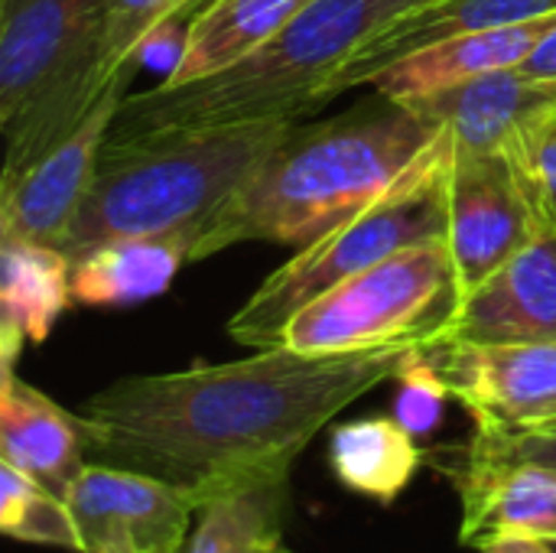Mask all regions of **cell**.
I'll return each mask as SVG.
<instances>
[{
	"instance_id": "cell-2",
	"label": "cell",
	"mask_w": 556,
	"mask_h": 553,
	"mask_svg": "<svg viewBox=\"0 0 556 553\" xmlns=\"http://www.w3.org/2000/svg\"><path fill=\"white\" fill-rule=\"evenodd\" d=\"M437 134L417 104L378 91L342 114L290 124L195 238L189 264L248 241L306 248L368 209Z\"/></svg>"
},
{
	"instance_id": "cell-3",
	"label": "cell",
	"mask_w": 556,
	"mask_h": 553,
	"mask_svg": "<svg viewBox=\"0 0 556 553\" xmlns=\"http://www.w3.org/2000/svg\"><path fill=\"white\" fill-rule=\"evenodd\" d=\"M430 0H309L270 42L222 75L127 95L108 140L163 130L300 121L332 101V81L397 16Z\"/></svg>"
},
{
	"instance_id": "cell-23",
	"label": "cell",
	"mask_w": 556,
	"mask_h": 553,
	"mask_svg": "<svg viewBox=\"0 0 556 553\" xmlns=\"http://www.w3.org/2000/svg\"><path fill=\"white\" fill-rule=\"evenodd\" d=\"M0 531L23 544L81 553V538L65 499L10 463H0Z\"/></svg>"
},
{
	"instance_id": "cell-10",
	"label": "cell",
	"mask_w": 556,
	"mask_h": 553,
	"mask_svg": "<svg viewBox=\"0 0 556 553\" xmlns=\"http://www.w3.org/2000/svg\"><path fill=\"white\" fill-rule=\"evenodd\" d=\"M417 104L459 153L502 156L528 173L556 137V81L515 68L479 75Z\"/></svg>"
},
{
	"instance_id": "cell-16",
	"label": "cell",
	"mask_w": 556,
	"mask_h": 553,
	"mask_svg": "<svg viewBox=\"0 0 556 553\" xmlns=\"http://www.w3.org/2000/svg\"><path fill=\"white\" fill-rule=\"evenodd\" d=\"M554 16L502 26V29H482V33H463L440 42H430L384 68H378L368 85L378 95L397 98V101H424L446 88L466 85L479 75L525 65L534 46L554 29Z\"/></svg>"
},
{
	"instance_id": "cell-7",
	"label": "cell",
	"mask_w": 556,
	"mask_h": 553,
	"mask_svg": "<svg viewBox=\"0 0 556 553\" xmlns=\"http://www.w3.org/2000/svg\"><path fill=\"white\" fill-rule=\"evenodd\" d=\"M459 310L446 238L407 244L306 303L280 336L303 355L437 349Z\"/></svg>"
},
{
	"instance_id": "cell-27",
	"label": "cell",
	"mask_w": 556,
	"mask_h": 553,
	"mask_svg": "<svg viewBox=\"0 0 556 553\" xmlns=\"http://www.w3.org/2000/svg\"><path fill=\"white\" fill-rule=\"evenodd\" d=\"M189 23L192 16H169L163 23H156L137 46L134 52V65L137 68H163V78H169L176 72V65L182 62L186 42H189Z\"/></svg>"
},
{
	"instance_id": "cell-15",
	"label": "cell",
	"mask_w": 556,
	"mask_h": 553,
	"mask_svg": "<svg viewBox=\"0 0 556 553\" xmlns=\"http://www.w3.org/2000/svg\"><path fill=\"white\" fill-rule=\"evenodd\" d=\"M0 463L16 466L39 486L65 499L88 466V427L49 394L0 365Z\"/></svg>"
},
{
	"instance_id": "cell-30",
	"label": "cell",
	"mask_w": 556,
	"mask_h": 553,
	"mask_svg": "<svg viewBox=\"0 0 556 553\" xmlns=\"http://www.w3.org/2000/svg\"><path fill=\"white\" fill-rule=\"evenodd\" d=\"M482 553H556L551 541H538V538H502Z\"/></svg>"
},
{
	"instance_id": "cell-20",
	"label": "cell",
	"mask_w": 556,
	"mask_h": 553,
	"mask_svg": "<svg viewBox=\"0 0 556 553\" xmlns=\"http://www.w3.org/2000/svg\"><path fill=\"white\" fill-rule=\"evenodd\" d=\"M309 0H208L189 23L182 62L160 85L176 88L228 72L270 42Z\"/></svg>"
},
{
	"instance_id": "cell-31",
	"label": "cell",
	"mask_w": 556,
	"mask_h": 553,
	"mask_svg": "<svg viewBox=\"0 0 556 553\" xmlns=\"http://www.w3.org/2000/svg\"><path fill=\"white\" fill-rule=\"evenodd\" d=\"M277 553H296V551H287V548H283V544H280V548H277Z\"/></svg>"
},
{
	"instance_id": "cell-32",
	"label": "cell",
	"mask_w": 556,
	"mask_h": 553,
	"mask_svg": "<svg viewBox=\"0 0 556 553\" xmlns=\"http://www.w3.org/2000/svg\"><path fill=\"white\" fill-rule=\"evenodd\" d=\"M551 544H554V551H556V541H551Z\"/></svg>"
},
{
	"instance_id": "cell-6",
	"label": "cell",
	"mask_w": 556,
	"mask_h": 553,
	"mask_svg": "<svg viewBox=\"0 0 556 553\" xmlns=\"http://www.w3.org/2000/svg\"><path fill=\"white\" fill-rule=\"evenodd\" d=\"M453 143L440 130L433 143L358 215L296 248L228 319V336L248 349L280 345L283 326L316 297L375 267L407 244L446 235V169Z\"/></svg>"
},
{
	"instance_id": "cell-18",
	"label": "cell",
	"mask_w": 556,
	"mask_h": 553,
	"mask_svg": "<svg viewBox=\"0 0 556 553\" xmlns=\"http://www.w3.org/2000/svg\"><path fill=\"white\" fill-rule=\"evenodd\" d=\"M556 0H430L404 16H397L375 42H368L362 49V55L332 81V98L368 85V78L450 36H463V33H482V29H502V26H515V23H528V20H541V16H554Z\"/></svg>"
},
{
	"instance_id": "cell-22",
	"label": "cell",
	"mask_w": 556,
	"mask_h": 553,
	"mask_svg": "<svg viewBox=\"0 0 556 553\" xmlns=\"http://www.w3.org/2000/svg\"><path fill=\"white\" fill-rule=\"evenodd\" d=\"M290 508V473L241 482L195 508L179 553H277Z\"/></svg>"
},
{
	"instance_id": "cell-9",
	"label": "cell",
	"mask_w": 556,
	"mask_h": 553,
	"mask_svg": "<svg viewBox=\"0 0 556 553\" xmlns=\"http://www.w3.org/2000/svg\"><path fill=\"white\" fill-rule=\"evenodd\" d=\"M137 65L124 68L94 108L39 160L13 176H0V241L62 244L101 166L114 117L130 95Z\"/></svg>"
},
{
	"instance_id": "cell-4",
	"label": "cell",
	"mask_w": 556,
	"mask_h": 553,
	"mask_svg": "<svg viewBox=\"0 0 556 553\" xmlns=\"http://www.w3.org/2000/svg\"><path fill=\"white\" fill-rule=\"evenodd\" d=\"M290 124L296 121L108 140L98 176L59 248L78 257L114 238H166L192 251L205 225L231 202Z\"/></svg>"
},
{
	"instance_id": "cell-13",
	"label": "cell",
	"mask_w": 556,
	"mask_h": 553,
	"mask_svg": "<svg viewBox=\"0 0 556 553\" xmlns=\"http://www.w3.org/2000/svg\"><path fill=\"white\" fill-rule=\"evenodd\" d=\"M433 466L450 476L463 502L466 548L482 551L502 538L556 541V469L492 460L466 443L433 453Z\"/></svg>"
},
{
	"instance_id": "cell-28",
	"label": "cell",
	"mask_w": 556,
	"mask_h": 553,
	"mask_svg": "<svg viewBox=\"0 0 556 553\" xmlns=\"http://www.w3.org/2000/svg\"><path fill=\"white\" fill-rule=\"evenodd\" d=\"M525 72L531 75H541V78H554L556 81V23L554 29L534 46V52L528 55V62L521 65Z\"/></svg>"
},
{
	"instance_id": "cell-29",
	"label": "cell",
	"mask_w": 556,
	"mask_h": 553,
	"mask_svg": "<svg viewBox=\"0 0 556 553\" xmlns=\"http://www.w3.org/2000/svg\"><path fill=\"white\" fill-rule=\"evenodd\" d=\"M531 176L538 179V186L551 196V202L556 205V137H551V140H547V147L538 153Z\"/></svg>"
},
{
	"instance_id": "cell-11",
	"label": "cell",
	"mask_w": 556,
	"mask_h": 553,
	"mask_svg": "<svg viewBox=\"0 0 556 553\" xmlns=\"http://www.w3.org/2000/svg\"><path fill=\"white\" fill-rule=\"evenodd\" d=\"M430 355L476 430H556V342H446Z\"/></svg>"
},
{
	"instance_id": "cell-8",
	"label": "cell",
	"mask_w": 556,
	"mask_h": 553,
	"mask_svg": "<svg viewBox=\"0 0 556 553\" xmlns=\"http://www.w3.org/2000/svg\"><path fill=\"white\" fill-rule=\"evenodd\" d=\"M538 215L541 186L525 166L502 156L459 153L453 147L443 238L453 257L459 303L528 244Z\"/></svg>"
},
{
	"instance_id": "cell-24",
	"label": "cell",
	"mask_w": 556,
	"mask_h": 553,
	"mask_svg": "<svg viewBox=\"0 0 556 553\" xmlns=\"http://www.w3.org/2000/svg\"><path fill=\"white\" fill-rule=\"evenodd\" d=\"M208 0H111L108 26H104V75L134 65V52L140 39L169 16H195Z\"/></svg>"
},
{
	"instance_id": "cell-19",
	"label": "cell",
	"mask_w": 556,
	"mask_h": 553,
	"mask_svg": "<svg viewBox=\"0 0 556 553\" xmlns=\"http://www.w3.org/2000/svg\"><path fill=\"white\" fill-rule=\"evenodd\" d=\"M186 264L179 241L114 238L72 257V297L81 306H137L163 297Z\"/></svg>"
},
{
	"instance_id": "cell-12",
	"label": "cell",
	"mask_w": 556,
	"mask_h": 553,
	"mask_svg": "<svg viewBox=\"0 0 556 553\" xmlns=\"http://www.w3.org/2000/svg\"><path fill=\"white\" fill-rule=\"evenodd\" d=\"M65 505L81 553H179L195 525V505L182 492L108 463H88Z\"/></svg>"
},
{
	"instance_id": "cell-17",
	"label": "cell",
	"mask_w": 556,
	"mask_h": 553,
	"mask_svg": "<svg viewBox=\"0 0 556 553\" xmlns=\"http://www.w3.org/2000/svg\"><path fill=\"white\" fill-rule=\"evenodd\" d=\"M72 297V257L42 241H0V355L16 365L26 345H42Z\"/></svg>"
},
{
	"instance_id": "cell-1",
	"label": "cell",
	"mask_w": 556,
	"mask_h": 553,
	"mask_svg": "<svg viewBox=\"0 0 556 553\" xmlns=\"http://www.w3.org/2000/svg\"><path fill=\"white\" fill-rule=\"evenodd\" d=\"M410 352L274 345L238 362L117 378L81 407L88 463L153 476L199 508L241 482L290 473L345 407L394 381Z\"/></svg>"
},
{
	"instance_id": "cell-26",
	"label": "cell",
	"mask_w": 556,
	"mask_h": 553,
	"mask_svg": "<svg viewBox=\"0 0 556 553\" xmlns=\"http://www.w3.org/2000/svg\"><path fill=\"white\" fill-rule=\"evenodd\" d=\"M482 456L508 460V463H534L556 469V430L541 433H495V430H476L472 440H466Z\"/></svg>"
},
{
	"instance_id": "cell-25",
	"label": "cell",
	"mask_w": 556,
	"mask_h": 553,
	"mask_svg": "<svg viewBox=\"0 0 556 553\" xmlns=\"http://www.w3.org/2000/svg\"><path fill=\"white\" fill-rule=\"evenodd\" d=\"M397 398H394V417L420 440L430 437L443 414H446V401L453 398L443 372L437 368L430 349H414L401 372H397Z\"/></svg>"
},
{
	"instance_id": "cell-5",
	"label": "cell",
	"mask_w": 556,
	"mask_h": 553,
	"mask_svg": "<svg viewBox=\"0 0 556 553\" xmlns=\"http://www.w3.org/2000/svg\"><path fill=\"white\" fill-rule=\"evenodd\" d=\"M111 0H0L3 176L55 147L108 91Z\"/></svg>"
},
{
	"instance_id": "cell-14",
	"label": "cell",
	"mask_w": 556,
	"mask_h": 553,
	"mask_svg": "<svg viewBox=\"0 0 556 553\" xmlns=\"http://www.w3.org/2000/svg\"><path fill=\"white\" fill-rule=\"evenodd\" d=\"M446 342H556V205L544 189L534 235L459 303Z\"/></svg>"
},
{
	"instance_id": "cell-21",
	"label": "cell",
	"mask_w": 556,
	"mask_h": 553,
	"mask_svg": "<svg viewBox=\"0 0 556 553\" xmlns=\"http://www.w3.org/2000/svg\"><path fill=\"white\" fill-rule=\"evenodd\" d=\"M427 460L394 414L339 424L329 437V469L339 486L378 505L397 502Z\"/></svg>"
}]
</instances>
